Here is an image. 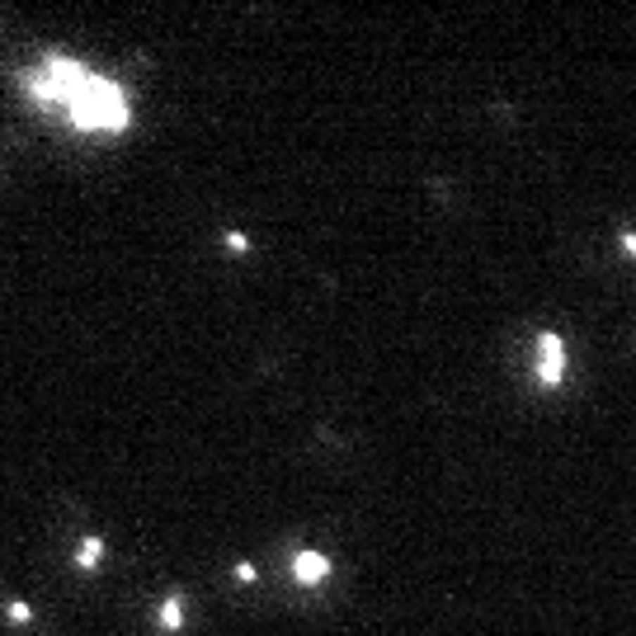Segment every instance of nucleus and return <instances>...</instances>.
I'll use <instances>...</instances> for the list:
<instances>
[{
    "mask_svg": "<svg viewBox=\"0 0 636 636\" xmlns=\"http://www.w3.org/2000/svg\"><path fill=\"white\" fill-rule=\"evenodd\" d=\"M66 113H71V123L76 127H104V132H123L127 127V94L104 76H85L80 80V90L66 99Z\"/></svg>",
    "mask_w": 636,
    "mask_h": 636,
    "instance_id": "nucleus-1",
    "label": "nucleus"
},
{
    "mask_svg": "<svg viewBox=\"0 0 636 636\" xmlns=\"http://www.w3.org/2000/svg\"><path fill=\"white\" fill-rule=\"evenodd\" d=\"M538 349H542V358H538V382H542V387H561V382H566V340H561L556 330H538Z\"/></svg>",
    "mask_w": 636,
    "mask_h": 636,
    "instance_id": "nucleus-2",
    "label": "nucleus"
},
{
    "mask_svg": "<svg viewBox=\"0 0 636 636\" xmlns=\"http://www.w3.org/2000/svg\"><path fill=\"white\" fill-rule=\"evenodd\" d=\"M330 571H335V566H330L326 552H311V547H302V552L293 556V575H297V585H321V580H326Z\"/></svg>",
    "mask_w": 636,
    "mask_h": 636,
    "instance_id": "nucleus-3",
    "label": "nucleus"
},
{
    "mask_svg": "<svg viewBox=\"0 0 636 636\" xmlns=\"http://www.w3.org/2000/svg\"><path fill=\"white\" fill-rule=\"evenodd\" d=\"M160 627H165V632H179V627H184V599H179V594L165 599V608H160Z\"/></svg>",
    "mask_w": 636,
    "mask_h": 636,
    "instance_id": "nucleus-4",
    "label": "nucleus"
},
{
    "mask_svg": "<svg viewBox=\"0 0 636 636\" xmlns=\"http://www.w3.org/2000/svg\"><path fill=\"white\" fill-rule=\"evenodd\" d=\"M99 556H104V542H99V538H85L80 552H76V566H80V571H90V566H99Z\"/></svg>",
    "mask_w": 636,
    "mask_h": 636,
    "instance_id": "nucleus-5",
    "label": "nucleus"
},
{
    "mask_svg": "<svg viewBox=\"0 0 636 636\" xmlns=\"http://www.w3.org/2000/svg\"><path fill=\"white\" fill-rule=\"evenodd\" d=\"M222 246L231 250V255H246V250H250V241H246L241 231H227V241H222Z\"/></svg>",
    "mask_w": 636,
    "mask_h": 636,
    "instance_id": "nucleus-6",
    "label": "nucleus"
},
{
    "mask_svg": "<svg viewBox=\"0 0 636 636\" xmlns=\"http://www.w3.org/2000/svg\"><path fill=\"white\" fill-rule=\"evenodd\" d=\"M236 580H241V585H255V580H260V571H255L250 561H241V566H236Z\"/></svg>",
    "mask_w": 636,
    "mask_h": 636,
    "instance_id": "nucleus-7",
    "label": "nucleus"
},
{
    "mask_svg": "<svg viewBox=\"0 0 636 636\" xmlns=\"http://www.w3.org/2000/svg\"><path fill=\"white\" fill-rule=\"evenodd\" d=\"M10 618L15 622H33V608L29 604H10Z\"/></svg>",
    "mask_w": 636,
    "mask_h": 636,
    "instance_id": "nucleus-8",
    "label": "nucleus"
},
{
    "mask_svg": "<svg viewBox=\"0 0 636 636\" xmlns=\"http://www.w3.org/2000/svg\"><path fill=\"white\" fill-rule=\"evenodd\" d=\"M622 250H627V255L636 260V231H627V236H622Z\"/></svg>",
    "mask_w": 636,
    "mask_h": 636,
    "instance_id": "nucleus-9",
    "label": "nucleus"
}]
</instances>
